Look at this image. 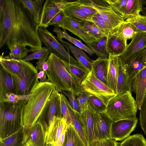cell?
<instances>
[{"mask_svg": "<svg viewBox=\"0 0 146 146\" xmlns=\"http://www.w3.org/2000/svg\"><path fill=\"white\" fill-rule=\"evenodd\" d=\"M4 16L0 21V48L10 50L15 45L29 46L31 50L42 48L38 22L21 0H5Z\"/></svg>", "mask_w": 146, "mask_h": 146, "instance_id": "cell-1", "label": "cell"}, {"mask_svg": "<svg viewBox=\"0 0 146 146\" xmlns=\"http://www.w3.org/2000/svg\"><path fill=\"white\" fill-rule=\"evenodd\" d=\"M46 61L49 65L46 72L48 82L54 86L55 90L59 92L62 90L68 91L77 96L84 91L68 71L60 58L50 53Z\"/></svg>", "mask_w": 146, "mask_h": 146, "instance_id": "cell-2", "label": "cell"}, {"mask_svg": "<svg viewBox=\"0 0 146 146\" xmlns=\"http://www.w3.org/2000/svg\"><path fill=\"white\" fill-rule=\"evenodd\" d=\"M54 86L49 82L41 83L36 85L33 94L25 106L23 122L25 126H31L38 121L53 90Z\"/></svg>", "mask_w": 146, "mask_h": 146, "instance_id": "cell-3", "label": "cell"}, {"mask_svg": "<svg viewBox=\"0 0 146 146\" xmlns=\"http://www.w3.org/2000/svg\"><path fill=\"white\" fill-rule=\"evenodd\" d=\"M28 100L17 103L0 101V138L7 137L24 126L23 110Z\"/></svg>", "mask_w": 146, "mask_h": 146, "instance_id": "cell-4", "label": "cell"}, {"mask_svg": "<svg viewBox=\"0 0 146 146\" xmlns=\"http://www.w3.org/2000/svg\"><path fill=\"white\" fill-rule=\"evenodd\" d=\"M136 101L131 92L118 94L111 99L105 112L113 122L136 117L137 110Z\"/></svg>", "mask_w": 146, "mask_h": 146, "instance_id": "cell-5", "label": "cell"}, {"mask_svg": "<svg viewBox=\"0 0 146 146\" xmlns=\"http://www.w3.org/2000/svg\"><path fill=\"white\" fill-rule=\"evenodd\" d=\"M38 73L37 69L32 63L25 61L19 74L18 75L10 74L15 85L16 94H31L34 88L39 82L37 78Z\"/></svg>", "mask_w": 146, "mask_h": 146, "instance_id": "cell-6", "label": "cell"}, {"mask_svg": "<svg viewBox=\"0 0 146 146\" xmlns=\"http://www.w3.org/2000/svg\"><path fill=\"white\" fill-rule=\"evenodd\" d=\"M55 117H62L60 93L55 89L52 92L37 121L42 125L47 138L52 128Z\"/></svg>", "mask_w": 146, "mask_h": 146, "instance_id": "cell-7", "label": "cell"}, {"mask_svg": "<svg viewBox=\"0 0 146 146\" xmlns=\"http://www.w3.org/2000/svg\"><path fill=\"white\" fill-rule=\"evenodd\" d=\"M81 85L84 91L98 97L106 105L110 100L116 95L97 78L92 69Z\"/></svg>", "mask_w": 146, "mask_h": 146, "instance_id": "cell-8", "label": "cell"}, {"mask_svg": "<svg viewBox=\"0 0 146 146\" xmlns=\"http://www.w3.org/2000/svg\"><path fill=\"white\" fill-rule=\"evenodd\" d=\"M76 1L80 4L95 9L111 31L125 21L114 12L106 0H79Z\"/></svg>", "mask_w": 146, "mask_h": 146, "instance_id": "cell-9", "label": "cell"}, {"mask_svg": "<svg viewBox=\"0 0 146 146\" xmlns=\"http://www.w3.org/2000/svg\"><path fill=\"white\" fill-rule=\"evenodd\" d=\"M38 33L42 42L43 43L49 50L62 60L71 63L78 64L65 49L64 46L57 40L56 37L48 31L46 28L40 27Z\"/></svg>", "mask_w": 146, "mask_h": 146, "instance_id": "cell-10", "label": "cell"}, {"mask_svg": "<svg viewBox=\"0 0 146 146\" xmlns=\"http://www.w3.org/2000/svg\"><path fill=\"white\" fill-rule=\"evenodd\" d=\"M23 143L25 145L28 142L31 146H46V137L45 131L42 124L37 121L33 125L25 126L23 128Z\"/></svg>", "mask_w": 146, "mask_h": 146, "instance_id": "cell-11", "label": "cell"}, {"mask_svg": "<svg viewBox=\"0 0 146 146\" xmlns=\"http://www.w3.org/2000/svg\"><path fill=\"white\" fill-rule=\"evenodd\" d=\"M113 120L105 112H95L94 118V131L97 140L111 139Z\"/></svg>", "mask_w": 146, "mask_h": 146, "instance_id": "cell-12", "label": "cell"}, {"mask_svg": "<svg viewBox=\"0 0 146 146\" xmlns=\"http://www.w3.org/2000/svg\"><path fill=\"white\" fill-rule=\"evenodd\" d=\"M137 122V117L113 122L111 127V139L116 141H123L128 137L134 130Z\"/></svg>", "mask_w": 146, "mask_h": 146, "instance_id": "cell-13", "label": "cell"}, {"mask_svg": "<svg viewBox=\"0 0 146 146\" xmlns=\"http://www.w3.org/2000/svg\"><path fill=\"white\" fill-rule=\"evenodd\" d=\"M95 112L88 104L81 113L77 112L80 124L89 145L98 140L94 131V118Z\"/></svg>", "mask_w": 146, "mask_h": 146, "instance_id": "cell-14", "label": "cell"}, {"mask_svg": "<svg viewBox=\"0 0 146 146\" xmlns=\"http://www.w3.org/2000/svg\"><path fill=\"white\" fill-rule=\"evenodd\" d=\"M121 61L126 72L132 80L146 66V48L130 58Z\"/></svg>", "mask_w": 146, "mask_h": 146, "instance_id": "cell-15", "label": "cell"}, {"mask_svg": "<svg viewBox=\"0 0 146 146\" xmlns=\"http://www.w3.org/2000/svg\"><path fill=\"white\" fill-rule=\"evenodd\" d=\"M132 90L136 94V103L140 110L146 94V66L132 80Z\"/></svg>", "mask_w": 146, "mask_h": 146, "instance_id": "cell-16", "label": "cell"}, {"mask_svg": "<svg viewBox=\"0 0 146 146\" xmlns=\"http://www.w3.org/2000/svg\"><path fill=\"white\" fill-rule=\"evenodd\" d=\"M56 27H61L68 30L79 37L86 44L94 40L85 32L78 22L65 16Z\"/></svg>", "mask_w": 146, "mask_h": 146, "instance_id": "cell-17", "label": "cell"}, {"mask_svg": "<svg viewBox=\"0 0 146 146\" xmlns=\"http://www.w3.org/2000/svg\"><path fill=\"white\" fill-rule=\"evenodd\" d=\"M146 48V33H138L132 39L125 51L120 56L122 61L125 60Z\"/></svg>", "mask_w": 146, "mask_h": 146, "instance_id": "cell-18", "label": "cell"}, {"mask_svg": "<svg viewBox=\"0 0 146 146\" xmlns=\"http://www.w3.org/2000/svg\"><path fill=\"white\" fill-rule=\"evenodd\" d=\"M0 101H4L11 93L16 94L15 85L11 74L0 65Z\"/></svg>", "mask_w": 146, "mask_h": 146, "instance_id": "cell-19", "label": "cell"}, {"mask_svg": "<svg viewBox=\"0 0 146 146\" xmlns=\"http://www.w3.org/2000/svg\"><path fill=\"white\" fill-rule=\"evenodd\" d=\"M58 40L66 48L68 53H70L69 50L70 51L80 65L89 72L92 71V61L82 49L74 46L71 43L66 42L63 39Z\"/></svg>", "mask_w": 146, "mask_h": 146, "instance_id": "cell-20", "label": "cell"}, {"mask_svg": "<svg viewBox=\"0 0 146 146\" xmlns=\"http://www.w3.org/2000/svg\"><path fill=\"white\" fill-rule=\"evenodd\" d=\"M106 36L107 49L109 54L120 56L127 47V40L110 33Z\"/></svg>", "mask_w": 146, "mask_h": 146, "instance_id": "cell-21", "label": "cell"}, {"mask_svg": "<svg viewBox=\"0 0 146 146\" xmlns=\"http://www.w3.org/2000/svg\"><path fill=\"white\" fill-rule=\"evenodd\" d=\"M132 80L126 72L119 56L116 94L131 92L132 91Z\"/></svg>", "mask_w": 146, "mask_h": 146, "instance_id": "cell-22", "label": "cell"}, {"mask_svg": "<svg viewBox=\"0 0 146 146\" xmlns=\"http://www.w3.org/2000/svg\"><path fill=\"white\" fill-rule=\"evenodd\" d=\"M62 10L65 16L78 22L91 21V17L80 9L75 1L69 2Z\"/></svg>", "mask_w": 146, "mask_h": 146, "instance_id": "cell-23", "label": "cell"}, {"mask_svg": "<svg viewBox=\"0 0 146 146\" xmlns=\"http://www.w3.org/2000/svg\"><path fill=\"white\" fill-rule=\"evenodd\" d=\"M119 56L109 54V66L107 76V86L116 94Z\"/></svg>", "mask_w": 146, "mask_h": 146, "instance_id": "cell-24", "label": "cell"}, {"mask_svg": "<svg viewBox=\"0 0 146 146\" xmlns=\"http://www.w3.org/2000/svg\"><path fill=\"white\" fill-rule=\"evenodd\" d=\"M60 11L55 0H46L42 7L40 27H48L50 20Z\"/></svg>", "mask_w": 146, "mask_h": 146, "instance_id": "cell-25", "label": "cell"}, {"mask_svg": "<svg viewBox=\"0 0 146 146\" xmlns=\"http://www.w3.org/2000/svg\"><path fill=\"white\" fill-rule=\"evenodd\" d=\"M3 52L0 56V65L10 74L18 75L20 72L24 64L23 60H16L11 58L9 56H3Z\"/></svg>", "mask_w": 146, "mask_h": 146, "instance_id": "cell-26", "label": "cell"}, {"mask_svg": "<svg viewBox=\"0 0 146 146\" xmlns=\"http://www.w3.org/2000/svg\"><path fill=\"white\" fill-rule=\"evenodd\" d=\"M108 66V58H98L96 60L92 62V69L96 77L107 86V76Z\"/></svg>", "mask_w": 146, "mask_h": 146, "instance_id": "cell-27", "label": "cell"}, {"mask_svg": "<svg viewBox=\"0 0 146 146\" xmlns=\"http://www.w3.org/2000/svg\"><path fill=\"white\" fill-rule=\"evenodd\" d=\"M68 126L66 121L64 118L55 117L52 129L46 139V144H54L63 130Z\"/></svg>", "mask_w": 146, "mask_h": 146, "instance_id": "cell-28", "label": "cell"}, {"mask_svg": "<svg viewBox=\"0 0 146 146\" xmlns=\"http://www.w3.org/2000/svg\"><path fill=\"white\" fill-rule=\"evenodd\" d=\"M110 33L127 40L132 39L139 33L133 25L125 21Z\"/></svg>", "mask_w": 146, "mask_h": 146, "instance_id": "cell-29", "label": "cell"}, {"mask_svg": "<svg viewBox=\"0 0 146 146\" xmlns=\"http://www.w3.org/2000/svg\"><path fill=\"white\" fill-rule=\"evenodd\" d=\"M62 60L68 71L73 78L81 85L90 72L84 69L78 63H69Z\"/></svg>", "mask_w": 146, "mask_h": 146, "instance_id": "cell-30", "label": "cell"}, {"mask_svg": "<svg viewBox=\"0 0 146 146\" xmlns=\"http://www.w3.org/2000/svg\"><path fill=\"white\" fill-rule=\"evenodd\" d=\"M87 45L88 47L94 51L98 58H109V54L107 49L106 36L98 39L94 40Z\"/></svg>", "mask_w": 146, "mask_h": 146, "instance_id": "cell-31", "label": "cell"}, {"mask_svg": "<svg viewBox=\"0 0 146 146\" xmlns=\"http://www.w3.org/2000/svg\"><path fill=\"white\" fill-rule=\"evenodd\" d=\"M53 31L57 35L56 38L57 39L65 38L74 44L76 46L86 52L91 56L95 53L93 50L84 44L80 40L69 35L65 30L63 29L62 31L59 28L55 27Z\"/></svg>", "mask_w": 146, "mask_h": 146, "instance_id": "cell-32", "label": "cell"}, {"mask_svg": "<svg viewBox=\"0 0 146 146\" xmlns=\"http://www.w3.org/2000/svg\"><path fill=\"white\" fill-rule=\"evenodd\" d=\"M23 128L7 137L0 138V146H25L23 143Z\"/></svg>", "mask_w": 146, "mask_h": 146, "instance_id": "cell-33", "label": "cell"}, {"mask_svg": "<svg viewBox=\"0 0 146 146\" xmlns=\"http://www.w3.org/2000/svg\"><path fill=\"white\" fill-rule=\"evenodd\" d=\"M85 32L94 40L106 36L94 23L90 21L78 22Z\"/></svg>", "mask_w": 146, "mask_h": 146, "instance_id": "cell-34", "label": "cell"}, {"mask_svg": "<svg viewBox=\"0 0 146 146\" xmlns=\"http://www.w3.org/2000/svg\"><path fill=\"white\" fill-rule=\"evenodd\" d=\"M143 5L142 0H127L124 20L140 14Z\"/></svg>", "mask_w": 146, "mask_h": 146, "instance_id": "cell-35", "label": "cell"}, {"mask_svg": "<svg viewBox=\"0 0 146 146\" xmlns=\"http://www.w3.org/2000/svg\"><path fill=\"white\" fill-rule=\"evenodd\" d=\"M30 49L32 53L25 57L23 59L24 60L29 62L33 60L38 59L47 61L50 54L49 49L46 47L36 49Z\"/></svg>", "mask_w": 146, "mask_h": 146, "instance_id": "cell-36", "label": "cell"}, {"mask_svg": "<svg viewBox=\"0 0 146 146\" xmlns=\"http://www.w3.org/2000/svg\"><path fill=\"white\" fill-rule=\"evenodd\" d=\"M118 146H146V140L142 134L137 133L130 135Z\"/></svg>", "mask_w": 146, "mask_h": 146, "instance_id": "cell-37", "label": "cell"}, {"mask_svg": "<svg viewBox=\"0 0 146 146\" xmlns=\"http://www.w3.org/2000/svg\"><path fill=\"white\" fill-rule=\"evenodd\" d=\"M37 21L40 23L42 7L36 0H21Z\"/></svg>", "mask_w": 146, "mask_h": 146, "instance_id": "cell-38", "label": "cell"}, {"mask_svg": "<svg viewBox=\"0 0 146 146\" xmlns=\"http://www.w3.org/2000/svg\"><path fill=\"white\" fill-rule=\"evenodd\" d=\"M125 21L133 25L137 29L139 33H146V16L139 14L129 18Z\"/></svg>", "mask_w": 146, "mask_h": 146, "instance_id": "cell-39", "label": "cell"}, {"mask_svg": "<svg viewBox=\"0 0 146 146\" xmlns=\"http://www.w3.org/2000/svg\"><path fill=\"white\" fill-rule=\"evenodd\" d=\"M106 1L114 12L124 19L127 0H106Z\"/></svg>", "mask_w": 146, "mask_h": 146, "instance_id": "cell-40", "label": "cell"}, {"mask_svg": "<svg viewBox=\"0 0 146 146\" xmlns=\"http://www.w3.org/2000/svg\"><path fill=\"white\" fill-rule=\"evenodd\" d=\"M30 52H31L30 49H28L26 47L17 45L10 50L9 56L13 59L21 60L27 56Z\"/></svg>", "mask_w": 146, "mask_h": 146, "instance_id": "cell-41", "label": "cell"}, {"mask_svg": "<svg viewBox=\"0 0 146 146\" xmlns=\"http://www.w3.org/2000/svg\"><path fill=\"white\" fill-rule=\"evenodd\" d=\"M88 102L89 105L95 112H105L106 105L98 97L92 95L89 97Z\"/></svg>", "mask_w": 146, "mask_h": 146, "instance_id": "cell-42", "label": "cell"}, {"mask_svg": "<svg viewBox=\"0 0 146 146\" xmlns=\"http://www.w3.org/2000/svg\"><path fill=\"white\" fill-rule=\"evenodd\" d=\"M67 99L64 94L60 93L61 111L62 117L66 120L68 126L72 125V123L67 103Z\"/></svg>", "mask_w": 146, "mask_h": 146, "instance_id": "cell-43", "label": "cell"}, {"mask_svg": "<svg viewBox=\"0 0 146 146\" xmlns=\"http://www.w3.org/2000/svg\"><path fill=\"white\" fill-rule=\"evenodd\" d=\"M91 21L95 24L106 36L111 31L98 12L91 17Z\"/></svg>", "mask_w": 146, "mask_h": 146, "instance_id": "cell-44", "label": "cell"}, {"mask_svg": "<svg viewBox=\"0 0 146 146\" xmlns=\"http://www.w3.org/2000/svg\"><path fill=\"white\" fill-rule=\"evenodd\" d=\"M65 94L68 98L69 103L73 110L78 113L81 112L76 97L77 96L68 91L62 90L61 92Z\"/></svg>", "mask_w": 146, "mask_h": 146, "instance_id": "cell-45", "label": "cell"}, {"mask_svg": "<svg viewBox=\"0 0 146 146\" xmlns=\"http://www.w3.org/2000/svg\"><path fill=\"white\" fill-rule=\"evenodd\" d=\"M139 110L140 124L146 136V94L144 100Z\"/></svg>", "mask_w": 146, "mask_h": 146, "instance_id": "cell-46", "label": "cell"}, {"mask_svg": "<svg viewBox=\"0 0 146 146\" xmlns=\"http://www.w3.org/2000/svg\"><path fill=\"white\" fill-rule=\"evenodd\" d=\"M33 94V93L28 95H17L11 93L4 101L10 103H17L22 100H29Z\"/></svg>", "mask_w": 146, "mask_h": 146, "instance_id": "cell-47", "label": "cell"}, {"mask_svg": "<svg viewBox=\"0 0 146 146\" xmlns=\"http://www.w3.org/2000/svg\"><path fill=\"white\" fill-rule=\"evenodd\" d=\"M92 95L90 93L84 91L77 96V99L81 111L88 105V100L89 97Z\"/></svg>", "mask_w": 146, "mask_h": 146, "instance_id": "cell-48", "label": "cell"}, {"mask_svg": "<svg viewBox=\"0 0 146 146\" xmlns=\"http://www.w3.org/2000/svg\"><path fill=\"white\" fill-rule=\"evenodd\" d=\"M119 143L112 139L96 140L90 145V146H118Z\"/></svg>", "mask_w": 146, "mask_h": 146, "instance_id": "cell-49", "label": "cell"}, {"mask_svg": "<svg viewBox=\"0 0 146 146\" xmlns=\"http://www.w3.org/2000/svg\"><path fill=\"white\" fill-rule=\"evenodd\" d=\"M62 146H74L72 125L68 126L65 140Z\"/></svg>", "mask_w": 146, "mask_h": 146, "instance_id": "cell-50", "label": "cell"}, {"mask_svg": "<svg viewBox=\"0 0 146 146\" xmlns=\"http://www.w3.org/2000/svg\"><path fill=\"white\" fill-rule=\"evenodd\" d=\"M36 68L39 71L37 74V78L40 79V82L45 83L48 82L47 74L42 67L41 60H38L36 62Z\"/></svg>", "mask_w": 146, "mask_h": 146, "instance_id": "cell-51", "label": "cell"}, {"mask_svg": "<svg viewBox=\"0 0 146 146\" xmlns=\"http://www.w3.org/2000/svg\"><path fill=\"white\" fill-rule=\"evenodd\" d=\"M64 16L62 10L60 11L50 20L48 25H53L56 27L57 25L61 21Z\"/></svg>", "mask_w": 146, "mask_h": 146, "instance_id": "cell-52", "label": "cell"}, {"mask_svg": "<svg viewBox=\"0 0 146 146\" xmlns=\"http://www.w3.org/2000/svg\"><path fill=\"white\" fill-rule=\"evenodd\" d=\"M75 1L76 2V1ZM76 3L78 4L80 9L91 17L98 12L95 9L92 8L82 5Z\"/></svg>", "mask_w": 146, "mask_h": 146, "instance_id": "cell-53", "label": "cell"}, {"mask_svg": "<svg viewBox=\"0 0 146 146\" xmlns=\"http://www.w3.org/2000/svg\"><path fill=\"white\" fill-rule=\"evenodd\" d=\"M67 128V127L65 129L63 130L57 140L56 143L53 144L54 146H62L65 140Z\"/></svg>", "mask_w": 146, "mask_h": 146, "instance_id": "cell-54", "label": "cell"}, {"mask_svg": "<svg viewBox=\"0 0 146 146\" xmlns=\"http://www.w3.org/2000/svg\"><path fill=\"white\" fill-rule=\"evenodd\" d=\"M5 6V0H0V21L2 20L3 18Z\"/></svg>", "mask_w": 146, "mask_h": 146, "instance_id": "cell-55", "label": "cell"}, {"mask_svg": "<svg viewBox=\"0 0 146 146\" xmlns=\"http://www.w3.org/2000/svg\"><path fill=\"white\" fill-rule=\"evenodd\" d=\"M141 12L144 15L146 16V7H143Z\"/></svg>", "mask_w": 146, "mask_h": 146, "instance_id": "cell-56", "label": "cell"}, {"mask_svg": "<svg viewBox=\"0 0 146 146\" xmlns=\"http://www.w3.org/2000/svg\"><path fill=\"white\" fill-rule=\"evenodd\" d=\"M36 1L38 4L41 5L44 1V0H36Z\"/></svg>", "mask_w": 146, "mask_h": 146, "instance_id": "cell-57", "label": "cell"}, {"mask_svg": "<svg viewBox=\"0 0 146 146\" xmlns=\"http://www.w3.org/2000/svg\"><path fill=\"white\" fill-rule=\"evenodd\" d=\"M143 5H146V0H142Z\"/></svg>", "mask_w": 146, "mask_h": 146, "instance_id": "cell-58", "label": "cell"}, {"mask_svg": "<svg viewBox=\"0 0 146 146\" xmlns=\"http://www.w3.org/2000/svg\"><path fill=\"white\" fill-rule=\"evenodd\" d=\"M25 146H31L30 145V142H28L27 143Z\"/></svg>", "mask_w": 146, "mask_h": 146, "instance_id": "cell-59", "label": "cell"}]
</instances>
